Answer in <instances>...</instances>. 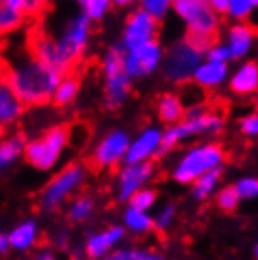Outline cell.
Returning a JSON list of instances; mask_svg holds the SVG:
<instances>
[{"label":"cell","mask_w":258,"mask_h":260,"mask_svg":"<svg viewBox=\"0 0 258 260\" xmlns=\"http://www.w3.org/2000/svg\"><path fill=\"white\" fill-rule=\"evenodd\" d=\"M0 66L6 83L25 108L49 104L58 81L64 76L30 51L26 28L0 40Z\"/></svg>","instance_id":"1"},{"label":"cell","mask_w":258,"mask_h":260,"mask_svg":"<svg viewBox=\"0 0 258 260\" xmlns=\"http://www.w3.org/2000/svg\"><path fill=\"white\" fill-rule=\"evenodd\" d=\"M42 25L51 32V36L57 42V47L62 60H64L68 72H78V66L83 62L87 49L90 46V38H92V21L85 15L83 12L72 13L70 17L62 23L60 26L53 25L47 26L42 19H38Z\"/></svg>","instance_id":"2"},{"label":"cell","mask_w":258,"mask_h":260,"mask_svg":"<svg viewBox=\"0 0 258 260\" xmlns=\"http://www.w3.org/2000/svg\"><path fill=\"white\" fill-rule=\"evenodd\" d=\"M100 70L104 76V106L119 110L132 92V79L124 72V49L119 42L104 51Z\"/></svg>","instance_id":"3"},{"label":"cell","mask_w":258,"mask_h":260,"mask_svg":"<svg viewBox=\"0 0 258 260\" xmlns=\"http://www.w3.org/2000/svg\"><path fill=\"white\" fill-rule=\"evenodd\" d=\"M172 13L185 25L187 36L217 40L222 28V15L209 6L207 0H174Z\"/></svg>","instance_id":"4"},{"label":"cell","mask_w":258,"mask_h":260,"mask_svg":"<svg viewBox=\"0 0 258 260\" xmlns=\"http://www.w3.org/2000/svg\"><path fill=\"white\" fill-rule=\"evenodd\" d=\"M206 57V53L194 47L185 36L177 42H174L170 47L164 49V59H162V76L168 79L170 83L185 85L192 79V74L196 66L200 64Z\"/></svg>","instance_id":"5"},{"label":"cell","mask_w":258,"mask_h":260,"mask_svg":"<svg viewBox=\"0 0 258 260\" xmlns=\"http://www.w3.org/2000/svg\"><path fill=\"white\" fill-rule=\"evenodd\" d=\"M70 142V126L68 124H55L47 128L40 138L25 143V158L34 168L47 170L58 160V156Z\"/></svg>","instance_id":"6"},{"label":"cell","mask_w":258,"mask_h":260,"mask_svg":"<svg viewBox=\"0 0 258 260\" xmlns=\"http://www.w3.org/2000/svg\"><path fill=\"white\" fill-rule=\"evenodd\" d=\"M226 160V149L220 143L198 145L183 156L174 170V179L179 183H192L206 172L220 168Z\"/></svg>","instance_id":"7"},{"label":"cell","mask_w":258,"mask_h":260,"mask_svg":"<svg viewBox=\"0 0 258 260\" xmlns=\"http://www.w3.org/2000/svg\"><path fill=\"white\" fill-rule=\"evenodd\" d=\"M164 49L160 40H151L142 46L124 49V72L128 74L132 81L136 79H145L160 70L162 59H164Z\"/></svg>","instance_id":"8"},{"label":"cell","mask_w":258,"mask_h":260,"mask_svg":"<svg viewBox=\"0 0 258 260\" xmlns=\"http://www.w3.org/2000/svg\"><path fill=\"white\" fill-rule=\"evenodd\" d=\"M158 32H160V21H156L151 13L138 6L124 19L119 44L123 46V49H130V47L142 46L145 42L156 40Z\"/></svg>","instance_id":"9"},{"label":"cell","mask_w":258,"mask_h":260,"mask_svg":"<svg viewBox=\"0 0 258 260\" xmlns=\"http://www.w3.org/2000/svg\"><path fill=\"white\" fill-rule=\"evenodd\" d=\"M130 140L124 130H111L108 136H104L94 147L92 155L87 160L92 172H102L106 168H113L117 162L124 158V153L128 149Z\"/></svg>","instance_id":"10"},{"label":"cell","mask_w":258,"mask_h":260,"mask_svg":"<svg viewBox=\"0 0 258 260\" xmlns=\"http://www.w3.org/2000/svg\"><path fill=\"white\" fill-rule=\"evenodd\" d=\"M83 177H85V172L81 164H78V162L68 164V166L44 189V192H42V208L49 209V211L57 209L58 206L64 202L66 196L81 185Z\"/></svg>","instance_id":"11"},{"label":"cell","mask_w":258,"mask_h":260,"mask_svg":"<svg viewBox=\"0 0 258 260\" xmlns=\"http://www.w3.org/2000/svg\"><path fill=\"white\" fill-rule=\"evenodd\" d=\"M222 42L230 49L232 62L236 60H245L252 53L258 42V30L249 21H230L224 26V36Z\"/></svg>","instance_id":"12"},{"label":"cell","mask_w":258,"mask_h":260,"mask_svg":"<svg viewBox=\"0 0 258 260\" xmlns=\"http://www.w3.org/2000/svg\"><path fill=\"white\" fill-rule=\"evenodd\" d=\"M228 89L236 96H252L258 92V62L256 60H239V64L230 70Z\"/></svg>","instance_id":"13"},{"label":"cell","mask_w":258,"mask_h":260,"mask_svg":"<svg viewBox=\"0 0 258 260\" xmlns=\"http://www.w3.org/2000/svg\"><path fill=\"white\" fill-rule=\"evenodd\" d=\"M228 76H230V62H217L204 57V60L196 66L190 81L198 85L202 91H217L228 81Z\"/></svg>","instance_id":"14"},{"label":"cell","mask_w":258,"mask_h":260,"mask_svg":"<svg viewBox=\"0 0 258 260\" xmlns=\"http://www.w3.org/2000/svg\"><path fill=\"white\" fill-rule=\"evenodd\" d=\"M162 140V130L156 126H149V128L142 130V134L136 138V142L128 145V149L124 153V162L134 164L142 162V160H149L151 156L156 155V151L160 147Z\"/></svg>","instance_id":"15"},{"label":"cell","mask_w":258,"mask_h":260,"mask_svg":"<svg viewBox=\"0 0 258 260\" xmlns=\"http://www.w3.org/2000/svg\"><path fill=\"white\" fill-rule=\"evenodd\" d=\"M155 164L151 160H142V162L126 164V168L121 172L119 176V198L121 200H128L136 190L153 176Z\"/></svg>","instance_id":"16"},{"label":"cell","mask_w":258,"mask_h":260,"mask_svg":"<svg viewBox=\"0 0 258 260\" xmlns=\"http://www.w3.org/2000/svg\"><path fill=\"white\" fill-rule=\"evenodd\" d=\"M25 106L19 98L15 96V92L10 89V85L4 79L2 74V66H0V128H10L17 123L23 113H25Z\"/></svg>","instance_id":"17"},{"label":"cell","mask_w":258,"mask_h":260,"mask_svg":"<svg viewBox=\"0 0 258 260\" xmlns=\"http://www.w3.org/2000/svg\"><path fill=\"white\" fill-rule=\"evenodd\" d=\"M156 115L162 123L166 124H175L179 123L183 115H185V104L181 100L179 92H162L160 96L156 98Z\"/></svg>","instance_id":"18"},{"label":"cell","mask_w":258,"mask_h":260,"mask_svg":"<svg viewBox=\"0 0 258 260\" xmlns=\"http://www.w3.org/2000/svg\"><path fill=\"white\" fill-rule=\"evenodd\" d=\"M30 25L25 15L10 0H0V40L19 32Z\"/></svg>","instance_id":"19"},{"label":"cell","mask_w":258,"mask_h":260,"mask_svg":"<svg viewBox=\"0 0 258 260\" xmlns=\"http://www.w3.org/2000/svg\"><path fill=\"white\" fill-rule=\"evenodd\" d=\"M79 89H81V78H79V74L78 72H68L58 81L57 89L53 92L51 102L57 108H66V106H70L78 98Z\"/></svg>","instance_id":"20"},{"label":"cell","mask_w":258,"mask_h":260,"mask_svg":"<svg viewBox=\"0 0 258 260\" xmlns=\"http://www.w3.org/2000/svg\"><path fill=\"white\" fill-rule=\"evenodd\" d=\"M124 236V230L121 226H111L108 230H104L100 234L92 236L87 243V254L96 258V256H102L104 253H108L117 241Z\"/></svg>","instance_id":"21"},{"label":"cell","mask_w":258,"mask_h":260,"mask_svg":"<svg viewBox=\"0 0 258 260\" xmlns=\"http://www.w3.org/2000/svg\"><path fill=\"white\" fill-rule=\"evenodd\" d=\"M26 138L23 132H10L0 136V168L15 160L25 149Z\"/></svg>","instance_id":"22"},{"label":"cell","mask_w":258,"mask_h":260,"mask_svg":"<svg viewBox=\"0 0 258 260\" xmlns=\"http://www.w3.org/2000/svg\"><path fill=\"white\" fill-rule=\"evenodd\" d=\"M258 13V0H230L224 17L230 21H249Z\"/></svg>","instance_id":"23"},{"label":"cell","mask_w":258,"mask_h":260,"mask_svg":"<svg viewBox=\"0 0 258 260\" xmlns=\"http://www.w3.org/2000/svg\"><path fill=\"white\" fill-rule=\"evenodd\" d=\"M79 12H83L92 23H100V21L111 12V0H78Z\"/></svg>","instance_id":"24"},{"label":"cell","mask_w":258,"mask_h":260,"mask_svg":"<svg viewBox=\"0 0 258 260\" xmlns=\"http://www.w3.org/2000/svg\"><path fill=\"white\" fill-rule=\"evenodd\" d=\"M220 177V168L209 170L204 176H200L198 179H194V187H192V194L196 200H204L209 196V192L215 189V185Z\"/></svg>","instance_id":"25"},{"label":"cell","mask_w":258,"mask_h":260,"mask_svg":"<svg viewBox=\"0 0 258 260\" xmlns=\"http://www.w3.org/2000/svg\"><path fill=\"white\" fill-rule=\"evenodd\" d=\"M36 240V226H34L33 222H25V224H21L19 228H15L8 241H10V245L17 249H26L30 247Z\"/></svg>","instance_id":"26"},{"label":"cell","mask_w":258,"mask_h":260,"mask_svg":"<svg viewBox=\"0 0 258 260\" xmlns=\"http://www.w3.org/2000/svg\"><path fill=\"white\" fill-rule=\"evenodd\" d=\"M172 2L174 0H138V6L151 13L156 21H164L172 12Z\"/></svg>","instance_id":"27"},{"label":"cell","mask_w":258,"mask_h":260,"mask_svg":"<svg viewBox=\"0 0 258 260\" xmlns=\"http://www.w3.org/2000/svg\"><path fill=\"white\" fill-rule=\"evenodd\" d=\"M124 221H126V224H128L134 232H149V230H153V221L149 219L147 215L143 213V211H140V209H134L130 208L128 211H126V215H124Z\"/></svg>","instance_id":"28"},{"label":"cell","mask_w":258,"mask_h":260,"mask_svg":"<svg viewBox=\"0 0 258 260\" xmlns=\"http://www.w3.org/2000/svg\"><path fill=\"white\" fill-rule=\"evenodd\" d=\"M106 260H164L160 254L149 253V251H138V249H126L117 251L115 254H110Z\"/></svg>","instance_id":"29"},{"label":"cell","mask_w":258,"mask_h":260,"mask_svg":"<svg viewBox=\"0 0 258 260\" xmlns=\"http://www.w3.org/2000/svg\"><path fill=\"white\" fill-rule=\"evenodd\" d=\"M128 200H130V208L143 211V209H149L153 204H155L156 192H155V190H151V189H145V190L138 189L134 194L130 196Z\"/></svg>","instance_id":"30"},{"label":"cell","mask_w":258,"mask_h":260,"mask_svg":"<svg viewBox=\"0 0 258 260\" xmlns=\"http://www.w3.org/2000/svg\"><path fill=\"white\" fill-rule=\"evenodd\" d=\"M206 59L217 60V62H232V55L222 40H215L213 44L207 47Z\"/></svg>","instance_id":"31"},{"label":"cell","mask_w":258,"mask_h":260,"mask_svg":"<svg viewBox=\"0 0 258 260\" xmlns=\"http://www.w3.org/2000/svg\"><path fill=\"white\" fill-rule=\"evenodd\" d=\"M238 202H239V196L234 187H226V189H222L217 194V206L222 211H234V209L238 208Z\"/></svg>","instance_id":"32"},{"label":"cell","mask_w":258,"mask_h":260,"mask_svg":"<svg viewBox=\"0 0 258 260\" xmlns=\"http://www.w3.org/2000/svg\"><path fill=\"white\" fill-rule=\"evenodd\" d=\"M90 211H92V200L90 198H79V200H76V204L72 206L70 209V219L72 221H85L87 217L90 215Z\"/></svg>","instance_id":"33"},{"label":"cell","mask_w":258,"mask_h":260,"mask_svg":"<svg viewBox=\"0 0 258 260\" xmlns=\"http://www.w3.org/2000/svg\"><path fill=\"white\" fill-rule=\"evenodd\" d=\"M234 189H236L239 198H252V196L258 194V179L245 177V179H241L238 185H234Z\"/></svg>","instance_id":"34"},{"label":"cell","mask_w":258,"mask_h":260,"mask_svg":"<svg viewBox=\"0 0 258 260\" xmlns=\"http://www.w3.org/2000/svg\"><path fill=\"white\" fill-rule=\"evenodd\" d=\"M239 130L249 138L258 136V113H249L239 121Z\"/></svg>","instance_id":"35"},{"label":"cell","mask_w":258,"mask_h":260,"mask_svg":"<svg viewBox=\"0 0 258 260\" xmlns=\"http://www.w3.org/2000/svg\"><path fill=\"white\" fill-rule=\"evenodd\" d=\"M174 208H172V206H168V208L164 209V213L160 215V217H158V221H156V224L155 226L156 228H166L170 224V222H172V219H174Z\"/></svg>","instance_id":"36"},{"label":"cell","mask_w":258,"mask_h":260,"mask_svg":"<svg viewBox=\"0 0 258 260\" xmlns=\"http://www.w3.org/2000/svg\"><path fill=\"white\" fill-rule=\"evenodd\" d=\"M207 2H209V6L213 8L215 12L224 17V12H226V8H228V2H230V0H207Z\"/></svg>","instance_id":"37"},{"label":"cell","mask_w":258,"mask_h":260,"mask_svg":"<svg viewBox=\"0 0 258 260\" xmlns=\"http://www.w3.org/2000/svg\"><path fill=\"white\" fill-rule=\"evenodd\" d=\"M111 4L115 8H132L138 4V0H111Z\"/></svg>","instance_id":"38"},{"label":"cell","mask_w":258,"mask_h":260,"mask_svg":"<svg viewBox=\"0 0 258 260\" xmlns=\"http://www.w3.org/2000/svg\"><path fill=\"white\" fill-rule=\"evenodd\" d=\"M8 245H10V241H8L6 236H0V253H4L8 249Z\"/></svg>","instance_id":"39"},{"label":"cell","mask_w":258,"mask_h":260,"mask_svg":"<svg viewBox=\"0 0 258 260\" xmlns=\"http://www.w3.org/2000/svg\"><path fill=\"white\" fill-rule=\"evenodd\" d=\"M252 51H254V60L258 62V44L254 46V49H252Z\"/></svg>","instance_id":"40"},{"label":"cell","mask_w":258,"mask_h":260,"mask_svg":"<svg viewBox=\"0 0 258 260\" xmlns=\"http://www.w3.org/2000/svg\"><path fill=\"white\" fill-rule=\"evenodd\" d=\"M40 260H55V258H53V256H49V254H45V256H42Z\"/></svg>","instance_id":"41"},{"label":"cell","mask_w":258,"mask_h":260,"mask_svg":"<svg viewBox=\"0 0 258 260\" xmlns=\"http://www.w3.org/2000/svg\"><path fill=\"white\" fill-rule=\"evenodd\" d=\"M254 254H256V258H258V245H256V249H254Z\"/></svg>","instance_id":"42"},{"label":"cell","mask_w":258,"mask_h":260,"mask_svg":"<svg viewBox=\"0 0 258 260\" xmlns=\"http://www.w3.org/2000/svg\"><path fill=\"white\" fill-rule=\"evenodd\" d=\"M256 94H258V92H256Z\"/></svg>","instance_id":"43"}]
</instances>
